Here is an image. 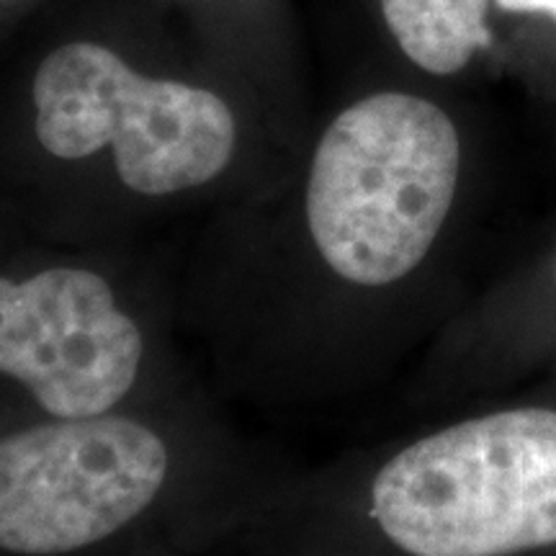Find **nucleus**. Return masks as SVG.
I'll return each instance as SVG.
<instances>
[{"instance_id": "7ed1b4c3", "label": "nucleus", "mask_w": 556, "mask_h": 556, "mask_svg": "<svg viewBox=\"0 0 556 556\" xmlns=\"http://www.w3.org/2000/svg\"><path fill=\"white\" fill-rule=\"evenodd\" d=\"M263 510L353 528L397 556H556V394L469 409L315 471L283 469Z\"/></svg>"}, {"instance_id": "f03ea898", "label": "nucleus", "mask_w": 556, "mask_h": 556, "mask_svg": "<svg viewBox=\"0 0 556 556\" xmlns=\"http://www.w3.org/2000/svg\"><path fill=\"white\" fill-rule=\"evenodd\" d=\"M281 471L208 387L90 420L0 415V556H90L168 520L245 516Z\"/></svg>"}, {"instance_id": "20e7f679", "label": "nucleus", "mask_w": 556, "mask_h": 556, "mask_svg": "<svg viewBox=\"0 0 556 556\" xmlns=\"http://www.w3.org/2000/svg\"><path fill=\"white\" fill-rule=\"evenodd\" d=\"M204 387L178 328V261L0 242V415L90 420Z\"/></svg>"}, {"instance_id": "6e6552de", "label": "nucleus", "mask_w": 556, "mask_h": 556, "mask_svg": "<svg viewBox=\"0 0 556 556\" xmlns=\"http://www.w3.org/2000/svg\"><path fill=\"white\" fill-rule=\"evenodd\" d=\"M495 5L507 13H546L556 21V0H495Z\"/></svg>"}, {"instance_id": "39448f33", "label": "nucleus", "mask_w": 556, "mask_h": 556, "mask_svg": "<svg viewBox=\"0 0 556 556\" xmlns=\"http://www.w3.org/2000/svg\"><path fill=\"white\" fill-rule=\"evenodd\" d=\"M31 150L50 168H106L135 206L214 189L238 165L242 122L225 96L152 78L93 41H67L29 86Z\"/></svg>"}, {"instance_id": "423d86ee", "label": "nucleus", "mask_w": 556, "mask_h": 556, "mask_svg": "<svg viewBox=\"0 0 556 556\" xmlns=\"http://www.w3.org/2000/svg\"><path fill=\"white\" fill-rule=\"evenodd\" d=\"M536 371H556V248L446 319L417 389L446 400Z\"/></svg>"}, {"instance_id": "f257e3e1", "label": "nucleus", "mask_w": 556, "mask_h": 556, "mask_svg": "<svg viewBox=\"0 0 556 556\" xmlns=\"http://www.w3.org/2000/svg\"><path fill=\"white\" fill-rule=\"evenodd\" d=\"M462 129L379 90L330 119L289 217L217 227L178 261V328L219 400L302 407L364 387L446 325Z\"/></svg>"}, {"instance_id": "1a4fd4ad", "label": "nucleus", "mask_w": 556, "mask_h": 556, "mask_svg": "<svg viewBox=\"0 0 556 556\" xmlns=\"http://www.w3.org/2000/svg\"><path fill=\"white\" fill-rule=\"evenodd\" d=\"M5 238H9V235H3V232H0V242H3Z\"/></svg>"}, {"instance_id": "0eeeda50", "label": "nucleus", "mask_w": 556, "mask_h": 556, "mask_svg": "<svg viewBox=\"0 0 556 556\" xmlns=\"http://www.w3.org/2000/svg\"><path fill=\"white\" fill-rule=\"evenodd\" d=\"M490 0H381V13L409 62L438 78L462 73L492 45Z\"/></svg>"}]
</instances>
